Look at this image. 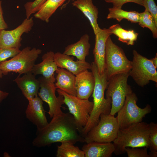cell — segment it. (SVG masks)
<instances>
[{
	"instance_id": "cell-7",
	"label": "cell",
	"mask_w": 157,
	"mask_h": 157,
	"mask_svg": "<svg viewBox=\"0 0 157 157\" xmlns=\"http://www.w3.org/2000/svg\"><path fill=\"white\" fill-rule=\"evenodd\" d=\"M119 127L116 117L110 114H101L98 123L84 137L86 143L95 142H113L117 137Z\"/></svg>"
},
{
	"instance_id": "cell-2",
	"label": "cell",
	"mask_w": 157,
	"mask_h": 157,
	"mask_svg": "<svg viewBox=\"0 0 157 157\" xmlns=\"http://www.w3.org/2000/svg\"><path fill=\"white\" fill-rule=\"evenodd\" d=\"M94 78L95 85L92 93L93 107L88 123L79 133L84 138L87 133L99 122L101 114H110L111 100L105 98L104 92L108 84L106 70L102 74H100L96 64L92 62L90 68Z\"/></svg>"
},
{
	"instance_id": "cell-27",
	"label": "cell",
	"mask_w": 157,
	"mask_h": 157,
	"mask_svg": "<svg viewBox=\"0 0 157 157\" xmlns=\"http://www.w3.org/2000/svg\"><path fill=\"white\" fill-rule=\"evenodd\" d=\"M138 24L141 27L149 29L152 33L154 38H157V24L154 18L147 10H145L143 12L139 13Z\"/></svg>"
},
{
	"instance_id": "cell-25",
	"label": "cell",
	"mask_w": 157,
	"mask_h": 157,
	"mask_svg": "<svg viewBox=\"0 0 157 157\" xmlns=\"http://www.w3.org/2000/svg\"><path fill=\"white\" fill-rule=\"evenodd\" d=\"M109 13L106 17L107 19H115L118 22L126 19L132 23H138L139 13L135 11H126L122 8L113 7L108 9Z\"/></svg>"
},
{
	"instance_id": "cell-22",
	"label": "cell",
	"mask_w": 157,
	"mask_h": 157,
	"mask_svg": "<svg viewBox=\"0 0 157 157\" xmlns=\"http://www.w3.org/2000/svg\"><path fill=\"white\" fill-rule=\"evenodd\" d=\"M54 53L49 51L44 54L42 57V61L35 65L31 72L35 76L41 74L45 78H49L54 74L58 68L54 60Z\"/></svg>"
},
{
	"instance_id": "cell-1",
	"label": "cell",
	"mask_w": 157,
	"mask_h": 157,
	"mask_svg": "<svg viewBox=\"0 0 157 157\" xmlns=\"http://www.w3.org/2000/svg\"><path fill=\"white\" fill-rule=\"evenodd\" d=\"M48 125L42 129L37 128L36 137L32 142L33 146L40 147L57 142L69 141L75 144L85 142L77 129L74 118L69 113L59 108Z\"/></svg>"
},
{
	"instance_id": "cell-40",
	"label": "cell",
	"mask_w": 157,
	"mask_h": 157,
	"mask_svg": "<svg viewBox=\"0 0 157 157\" xmlns=\"http://www.w3.org/2000/svg\"></svg>"
},
{
	"instance_id": "cell-39",
	"label": "cell",
	"mask_w": 157,
	"mask_h": 157,
	"mask_svg": "<svg viewBox=\"0 0 157 157\" xmlns=\"http://www.w3.org/2000/svg\"><path fill=\"white\" fill-rule=\"evenodd\" d=\"M74 0H69V1L67 3H69V1H74Z\"/></svg>"
},
{
	"instance_id": "cell-21",
	"label": "cell",
	"mask_w": 157,
	"mask_h": 157,
	"mask_svg": "<svg viewBox=\"0 0 157 157\" xmlns=\"http://www.w3.org/2000/svg\"><path fill=\"white\" fill-rule=\"evenodd\" d=\"M89 39L88 34H84L77 42L66 47L63 53L74 56L77 60H85L86 57L89 55L91 47Z\"/></svg>"
},
{
	"instance_id": "cell-5",
	"label": "cell",
	"mask_w": 157,
	"mask_h": 157,
	"mask_svg": "<svg viewBox=\"0 0 157 157\" xmlns=\"http://www.w3.org/2000/svg\"><path fill=\"white\" fill-rule=\"evenodd\" d=\"M129 72L115 75L108 81L106 98L111 100L110 114L115 115L124 104L126 97L133 92L127 83Z\"/></svg>"
},
{
	"instance_id": "cell-18",
	"label": "cell",
	"mask_w": 157,
	"mask_h": 157,
	"mask_svg": "<svg viewBox=\"0 0 157 157\" xmlns=\"http://www.w3.org/2000/svg\"><path fill=\"white\" fill-rule=\"evenodd\" d=\"M72 4L79 10L90 21L94 34L101 28L97 23L99 11L92 0H75Z\"/></svg>"
},
{
	"instance_id": "cell-10",
	"label": "cell",
	"mask_w": 157,
	"mask_h": 157,
	"mask_svg": "<svg viewBox=\"0 0 157 157\" xmlns=\"http://www.w3.org/2000/svg\"><path fill=\"white\" fill-rule=\"evenodd\" d=\"M132 67L129 72L130 76L136 84L143 87L151 81L157 83V72L150 59L143 56L136 50L133 51Z\"/></svg>"
},
{
	"instance_id": "cell-15",
	"label": "cell",
	"mask_w": 157,
	"mask_h": 157,
	"mask_svg": "<svg viewBox=\"0 0 157 157\" xmlns=\"http://www.w3.org/2000/svg\"><path fill=\"white\" fill-rule=\"evenodd\" d=\"M54 58L58 67L65 69L75 76L91 67V64L85 60L74 61L73 57L60 52L54 53Z\"/></svg>"
},
{
	"instance_id": "cell-24",
	"label": "cell",
	"mask_w": 157,
	"mask_h": 157,
	"mask_svg": "<svg viewBox=\"0 0 157 157\" xmlns=\"http://www.w3.org/2000/svg\"><path fill=\"white\" fill-rule=\"evenodd\" d=\"M108 28L111 34H114L118 37V40L128 45H133L137 39L138 33L133 30H125L118 24H114Z\"/></svg>"
},
{
	"instance_id": "cell-14",
	"label": "cell",
	"mask_w": 157,
	"mask_h": 157,
	"mask_svg": "<svg viewBox=\"0 0 157 157\" xmlns=\"http://www.w3.org/2000/svg\"><path fill=\"white\" fill-rule=\"evenodd\" d=\"M112 34L109 28H101L95 34V44L93 50L94 62L97 65L99 72L102 74L105 70V57L106 42Z\"/></svg>"
},
{
	"instance_id": "cell-23",
	"label": "cell",
	"mask_w": 157,
	"mask_h": 157,
	"mask_svg": "<svg viewBox=\"0 0 157 157\" xmlns=\"http://www.w3.org/2000/svg\"><path fill=\"white\" fill-rule=\"evenodd\" d=\"M66 0H47L35 13L34 17L48 23L50 18Z\"/></svg>"
},
{
	"instance_id": "cell-28",
	"label": "cell",
	"mask_w": 157,
	"mask_h": 157,
	"mask_svg": "<svg viewBox=\"0 0 157 157\" xmlns=\"http://www.w3.org/2000/svg\"><path fill=\"white\" fill-rule=\"evenodd\" d=\"M149 124V148L150 152H157V124L153 122Z\"/></svg>"
},
{
	"instance_id": "cell-19",
	"label": "cell",
	"mask_w": 157,
	"mask_h": 157,
	"mask_svg": "<svg viewBox=\"0 0 157 157\" xmlns=\"http://www.w3.org/2000/svg\"><path fill=\"white\" fill-rule=\"evenodd\" d=\"M56 82L55 83L57 89L73 95H77L75 87L76 76L68 70L58 67L56 71Z\"/></svg>"
},
{
	"instance_id": "cell-16",
	"label": "cell",
	"mask_w": 157,
	"mask_h": 157,
	"mask_svg": "<svg viewBox=\"0 0 157 157\" xmlns=\"http://www.w3.org/2000/svg\"><path fill=\"white\" fill-rule=\"evenodd\" d=\"M95 80L92 72L87 70L76 76V96L82 99H88L92 94Z\"/></svg>"
},
{
	"instance_id": "cell-35",
	"label": "cell",
	"mask_w": 157,
	"mask_h": 157,
	"mask_svg": "<svg viewBox=\"0 0 157 157\" xmlns=\"http://www.w3.org/2000/svg\"><path fill=\"white\" fill-rule=\"evenodd\" d=\"M9 94L7 92H3L0 90V103L6 98Z\"/></svg>"
},
{
	"instance_id": "cell-17",
	"label": "cell",
	"mask_w": 157,
	"mask_h": 157,
	"mask_svg": "<svg viewBox=\"0 0 157 157\" xmlns=\"http://www.w3.org/2000/svg\"><path fill=\"white\" fill-rule=\"evenodd\" d=\"M18 75L14 81L17 84L24 96L28 100L38 96L40 88V82L35 78V75L31 72L22 76Z\"/></svg>"
},
{
	"instance_id": "cell-4",
	"label": "cell",
	"mask_w": 157,
	"mask_h": 157,
	"mask_svg": "<svg viewBox=\"0 0 157 157\" xmlns=\"http://www.w3.org/2000/svg\"><path fill=\"white\" fill-rule=\"evenodd\" d=\"M105 63L108 81L115 75L129 72L132 67L131 61L122 48L113 42L110 36L106 42Z\"/></svg>"
},
{
	"instance_id": "cell-11",
	"label": "cell",
	"mask_w": 157,
	"mask_h": 157,
	"mask_svg": "<svg viewBox=\"0 0 157 157\" xmlns=\"http://www.w3.org/2000/svg\"><path fill=\"white\" fill-rule=\"evenodd\" d=\"M55 74L49 78L43 76L40 77L38 79L40 82V92L38 94L42 100L49 105V110L48 113L51 118L56 113L58 110L61 108L63 102V97L61 94H58V97L55 94L56 88L55 85L56 78Z\"/></svg>"
},
{
	"instance_id": "cell-38",
	"label": "cell",
	"mask_w": 157,
	"mask_h": 157,
	"mask_svg": "<svg viewBox=\"0 0 157 157\" xmlns=\"http://www.w3.org/2000/svg\"><path fill=\"white\" fill-rule=\"evenodd\" d=\"M3 74L2 72L0 69V79L1 78H2L3 76Z\"/></svg>"
},
{
	"instance_id": "cell-34",
	"label": "cell",
	"mask_w": 157,
	"mask_h": 157,
	"mask_svg": "<svg viewBox=\"0 0 157 157\" xmlns=\"http://www.w3.org/2000/svg\"><path fill=\"white\" fill-rule=\"evenodd\" d=\"M1 5L2 1L0 0V31L2 30H5L8 27V25L3 17Z\"/></svg>"
},
{
	"instance_id": "cell-20",
	"label": "cell",
	"mask_w": 157,
	"mask_h": 157,
	"mask_svg": "<svg viewBox=\"0 0 157 157\" xmlns=\"http://www.w3.org/2000/svg\"><path fill=\"white\" fill-rule=\"evenodd\" d=\"M115 148L113 143L92 142L82 147L85 157H110Z\"/></svg>"
},
{
	"instance_id": "cell-6",
	"label": "cell",
	"mask_w": 157,
	"mask_h": 157,
	"mask_svg": "<svg viewBox=\"0 0 157 157\" xmlns=\"http://www.w3.org/2000/svg\"><path fill=\"white\" fill-rule=\"evenodd\" d=\"M42 52L40 49L26 47L10 60L1 62L0 69L4 75L13 72L18 73L20 75L31 72L35 61Z\"/></svg>"
},
{
	"instance_id": "cell-37",
	"label": "cell",
	"mask_w": 157,
	"mask_h": 157,
	"mask_svg": "<svg viewBox=\"0 0 157 157\" xmlns=\"http://www.w3.org/2000/svg\"><path fill=\"white\" fill-rule=\"evenodd\" d=\"M149 154L150 156V157H157V152H149Z\"/></svg>"
},
{
	"instance_id": "cell-26",
	"label": "cell",
	"mask_w": 157,
	"mask_h": 157,
	"mask_svg": "<svg viewBox=\"0 0 157 157\" xmlns=\"http://www.w3.org/2000/svg\"><path fill=\"white\" fill-rule=\"evenodd\" d=\"M58 146L57 157H85L84 152L72 143L67 141L61 142Z\"/></svg>"
},
{
	"instance_id": "cell-33",
	"label": "cell",
	"mask_w": 157,
	"mask_h": 157,
	"mask_svg": "<svg viewBox=\"0 0 157 157\" xmlns=\"http://www.w3.org/2000/svg\"><path fill=\"white\" fill-rule=\"evenodd\" d=\"M108 3H111L113 5V7L122 8L124 4L129 2L134 3L141 6H142V0H104Z\"/></svg>"
},
{
	"instance_id": "cell-3",
	"label": "cell",
	"mask_w": 157,
	"mask_h": 157,
	"mask_svg": "<svg viewBox=\"0 0 157 157\" xmlns=\"http://www.w3.org/2000/svg\"><path fill=\"white\" fill-rule=\"evenodd\" d=\"M149 124L142 122L127 127L119 129L117 137L113 141L116 155L124 154L126 147L149 148Z\"/></svg>"
},
{
	"instance_id": "cell-36",
	"label": "cell",
	"mask_w": 157,
	"mask_h": 157,
	"mask_svg": "<svg viewBox=\"0 0 157 157\" xmlns=\"http://www.w3.org/2000/svg\"><path fill=\"white\" fill-rule=\"evenodd\" d=\"M152 63L156 68H157V53H156L155 57L150 59Z\"/></svg>"
},
{
	"instance_id": "cell-13",
	"label": "cell",
	"mask_w": 157,
	"mask_h": 157,
	"mask_svg": "<svg viewBox=\"0 0 157 157\" xmlns=\"http://www.w3.org/2000/svg\"><path fill=\"white\" fill-rule=\"evenodd\" d=\"M28 104L26 110L27 118L37 126L42 129L48 124L42 100L38 96L28 100Z\"/></svg>"
},
{
	"instance_id": "cell-9",
	"label": "cell",
	"mask_w": 157,
	"mask_h": 157,
	"mask_svg": "<svg viewBox=\"0 0 157 157\" xmlns=\"http://www.w3.org/2000/svg\"><path fill=\"white\" fill-rule=\"evenodd\" d=\"M57 91L58 94L63 96L64 104L67 106L69 113L73 116L79 133L88 123L93 109V102L88 99H81L59 89Z\"/></svg>"
},
{
	"instance_id": "cell-12",
	"label": "cell",
	"mask_w": 157,
	"mask_h": 157,
	"mask_svg": "<svg viewBox=\"0 0 157 157\" xmlns=\"http://www.w3.org/2000/svg\"><path fill=\"white\" fill-rule=\"evenodd\" d=\"M34 25L33 17L25 18L22 23L11 30H2L0 31V48H16L21 46V36L24 33H28Z\"/></svg>"
},
{
	"instance_id": "cell-32",
	"label": "cell",
	"mask_w": 157,
	"mask_h": 157,
	"mask_svg": "<svg viewBox=\"0 0 157 157\" xmlns=\"http://www.w3.org/2000/svg\"><path fill=\"white\" fill-rule=\"evenodd\" d=\"M143 6L153 16L157 24V6L154 0H142Z\"/></svg>"
},
{
	"instance_id": "cell-8",
	"label": "cell",
	"mask_w": 157,
	"mask_h": 157,
	"mask_svg": "<svg viewBox=\"0 0 157 157\" xmlns=\"http://www.w3.org/2000/svg\"><path fill=\"white\" fill-rule=\"evenodd\" d=\"M138 100L137 96L133 92L126 97L124 104L116 117L119 129L142 122L146 115L151 112V108L149 104L143 108L138 107L136 104Z\"/></svg>"
},
{
	"instance_id": "cell-30",
	"label": "cell",
	"mask_w": 157,
	"mask_h": 157,
	"mask_svg": "<svg viewBox=\"0 0 157 157\" xmlns=\"http://www.w3.org/2000/svg\"><path fill=\"white\" fill-rule=\"evenodd\" d=\"M126 147L125 149V153L128 157H150L147 153V148Z\"/></svg>"
},
{
	"instance_id": "cell-29",
	"label": "cell",
	"mask_w": 157,
	"mask_h": 157,
	"mask_svg": "<svg viewBox=\"0 0 157 157\" xmlns=\"http://www.w3.org/2000/svg\"><path fill=\"white\" fill-rule=\"evenodd\" d=\"M47 0H35L33 1H29L24 5L26 10V18H30L31 15L36 13L40 7Z\"/></svg>"
},
{
	"instance_id": "cell-31",
	"label": "cell",
	"mask_w": 157,
	"mask_h": 157,
	"mask_svg": "<svg viewBox=\"0 0 157 157\" xmlns=\"http://www.w3.org/2000/svg\"><path fill=\"white\" fill-rule=\"evenodd\" d=\"M21 50L16 48H0V63L4 61L8 58L13 57Z\"/></svg>"
}]
</instances>
